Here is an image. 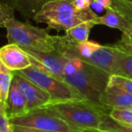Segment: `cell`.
Masks as SVG:
<instances>
[{
	"label": "cell",
	"instance_id": "52a82bcc",
	"mask_svg": "<svg viewBox=\"0 0 132 132\" xmlns=\"http://www.w3.org/2000/svg\"><path fill=\"white\" fill-rule=\"evenodd\" d=\"M24 50L30 57L32 65L63 81V68L67 60L66 57L56 51L52 53H41L31 50Z\"/></svg>",
	"mask_w": 132,
	"mask_h": 132
},
{
	"label": "cell",
	"instance_id": "d6986e66",
	"mask_svg": "<svg viewBox=\"0 0 132 132\" xmlns=\"http://www.w3.org/2000/svg\"><path fill=\"white\" fill-rule=\"evenodd\" d=\"M109 115L116 121L132 125V107L113 108L110 110Z\"/></svg>",
	"mask_w": 132,
	"mask_h": 132
},
{
	"label": "cell",
	"instance_id": "603a6c76",
	"mask_svg": "<svg viewBox=\"0 0 132 132\" xmlns=\"http://www.w3.org/2000/svg\"><path fill=\"white\" fill-rule=\"evenodd\" d=\"M14 10L0 1V27H5V24L8 19L14 16Z\"/></svg>",
	"mask_w": 132,
	"mask_h": 132
},
{
	"label": "cell",
	"instance_id": "7a4b0ae2",
	"mask_svg": "<svg viewBox=\"0 0 132 132\" xmlns=\"http://www.w3.org/2000/svg\"><path fill=\"white\" fill-rule=\"evenodd\" d=\"M97 16L92 8L84 11L77 10L72 0H53L43 6L34 20L47 24L49 29L66 32L81 23L94 20Z\"/></svg>",
	"mask_w": 132,
	"mask_h": 132
},
{
	"label": "cell",
	"instance_id": "30bf717a",
	"mask_svg": "<svg viewBox=\"0 0 132 132\" xmlns=\"http://www.w3.org/2000/svg\"><path fill=\"white\" fill-rule=\"evenodd\" d=\"M118 49L114 45H102L92 57L83 62H88L97 68L104 71L110 75L119 74V60H118Z\"/></svg>",
	"mask_w": 132,
	"mask_h": 132
},
{
	"label": "cell",
	"instance_id": "4fadbf2b",
	"mask_svg": "<svg viewBox=\"0 0 132 132\" xmlns=\"http://www.w3.org/2000/svg\"><path fill=\"white\" fill-rule=\"evenodd\" d=\"M6 110L9 119L22 116L26 112H28L26 99L21 90H19L16 83L14 81L12 82V85L10 87L9 94H8V98L6 100Z\"/></svg>",
	"mask_w": 132,
	"mask_h": 132
},
{
	"label": "cell",
	"instance_id": "8992f818",
	"mask_svg": "<svg viewBox=\"0 0 132 132\" xmlns=\"http://www.w3.org/2000/svg\"><path fill=\"white\" fill-rule=\"evenodd\" d=\"M12 125L29 127L53 132H80L64 119L44 108L30 110L19 117L10 119Z\"/></svg>",
	"mask_w": 132,
	"mask_h": 132
},
{
	"label": "cell",
	"instance_id": "2e32d148",
	"mask_svg": "<svg viewBox=\"0 0 132 132\" xmlns=\"http://www.w3.org/2000/svg\"><path fill=\"white\" fill-rule=\"evenodd\" d=\"M14 79V72L8 70L0 62V102L6 104L10 87Z\"/></svg>",
	"mask_w": 132,
	"mask_h": 132
},
{
	"label": "cell",
	"instance_id": "7c38bea8",
	"mask_svg": "<svg viewBox=\"0 0 132 132\" xmlns=\"http://www.w3.org/2000/svg\"><path fill=\"white\" fill-rule=\"evenodd\" d=\"M3 4L17 11L24 18L34 19L35 15L45 6L53 0H0Z\"/></svg>",
	"mask_w": 132,
	"mask_h": 132
},
{
	"label": "cell",
	"instance_id": "7402d4cb",
	"mask_svg": "<svg viewBox=\"0 0 132 132\" xmlns=\"http://www.w3.org/2000/svg\"><path fill=\"white\" fill-rule=\"evenodd\" d=\"M0 132H13L12 124L6 114V104L0 102Z\"/></svg>",
	"mask_w": 132,
	"mask_h": 132
},
{
	"label": "cell",
	"instance_id": "ac0fdd59",
	"mask_svg": "<svg viewBox=\"0 0 132 132\" xmlns=\"http://www.w3.org/2000/svg\"><path fill=\"white\" fill-rule=\"evenodd\" d=\"M101 129L111 132H132V125L116 121L110 118L109 114H105L103 116Z\"/></svg>",
	"mask_w": 132,
	"mask_h": 132
},
{
	"label": "cell",
	"instance_id": "277c9868",
	"mask_svg": "<svg viewBox=\"0 0 132 132\" xmlns=\"http://www.w3.org/2000/svg\"><path fill=\"white\" fill-rule=\"evenodd\" d=\"M110 76L104 71L83 62L75 73L64 76L63 81L73 87L85 99L100 103V97L106 89Z\"/></svg>",
	"mask_w": 132,
	"mask_h": 132
},
{
	"label": "cell",
	"instance_id": "e0dca14e",
	"mask_svg": "<svg viewBox=\"0 0 132 132\" xmlns=\"http://www.w3.org/2000/svg\"><path fill=\"white\" fill-rule=\"evenodd\" d=\"M116 47V46H115ZM117 48V47H116ZM118 49V48H117ZM119 74L132 80V54L118 49Z\"/></svg>",
	"mask_w": 132,
	"mask_h": 132
},
{
	"label": "cell",
	"instance_id": "4316f807",
	"mask_svg": "<svg viewBox=\"0 0 132 132\" xmlns=\"http://www.w3.org/2000/svg\"><path fill=\"white\" fill-rule=\"evenodd\" d=\"M112 5L122 7H132V0H112Z\"/></svg>",
	"mask_w": 132,
	"mask_h": 132
},
{
	"label": "cell",
	"instance_id": "d4e9b609",
	"mask_svg": "<svg viewBox=\"0 0 132 132\" xmlns=\"http://www.w3.org/2000/svg\"><path fill=\"white\" fill-rule=\"evenodd\" d=\"M92 0H72V4L79 11H84L90 8Z\"/></svg>",
	"mask_w": 132,
	"mask_h": 132
},
{
	"label": "cell",
	"instance_id": "484cf974",
	"mask_svg": "<svg viewBox=\"0 0 132 132\" xmlns=\"http://www.w3.org/2000/svg\"><path fill=\"white\" fill-rule=\"evenodd\" d=\"M12 129H13V132H53L38 129L35 128H29V127L17 126V125H12Z\"/></svg>",
	"mask_w": 132,
	"mask_h": 132
},
{
	"label": "cell",
	"instance_id": "44dd1931",
	"mask_svg": "<svg viewBox=\"0 0 132 132\" xmlns=\"http://www.w3.org/2000/svg\"><path fill=\"white\" fill-rule=\"evenodd\" d=\"M109 85H113L125 90L132 95V80L121 75H110L108 81Z\"/></svg>",
	"mask_w": 132,
	"mask_h": 132
},
{
	"label": "cell",
	"instance_id": "83f0119b",
	"mask_svg": "<svg viewBox=\"0 0 132 132\" xmlns=\"http://www.w3.org/2000/svg\"><path fill=\"white\" fill-rule=\"evenodd\" d=\"M80 132H111V131L101 129V128H89V129H82Z\"/></svg>",
	"mask_w": 132,
	"mask_h": 132
},
{
	"label": "cell",
	"instance_id": "8fae6325",
	"mask_svg": "<svg viewBox=\"0 0 132 132\" xmlns=\"http://www.w3.org/2000/svg\"><path fill=\"white\" fill-rule=\"evenodd\" d=\"M99 101L101 104L110 109L132 107V95L119 87L107 84Z\"/></svg>",
	"mask_w": 132,
	"mask_h": 132
},
{
	"label": "cell",
	"instance_id": "cb8c5ba5",
	"mask_svg": "<svg viewBox=\"0 0 132 132\" xmlns=\"http://www.w3.org/2000/svg\"><path fill=\"white\" fill-rule=\"evenodd\" d=\"M112 6V0H92L90 8L97 12H101L103 9H109Z\"/></svg>",
	"mask_w": 132,
	"mask_h": 132
},
{
	"label": "cell",
	"instance_id": "9a60e30c",
	"mask_svg": "<svg viewBox=\"0 0 132 132\" xmlns=\"http://www.w3.org/2000/svg\"><path fill=\"white\" fill-rule=\"evenodd\" d=\"M94 20L86 21V22L81 23L77 26H73L71 29L67 30L65 32V35L70 40L73 41L75 43L85 42L89 40L90 30L95 26Z\"/></svg>",
	"mask_w": 132,
	"mask_h": 132
},
{
	"label": "cell",
	"instance_id": "6da1fadb",
	"mask_svg": "<svg viewBox=\"0 0 132 132\" xmlns=\"http://www.w3.org/2000/svg\"><path fill=\"white\" fill-rule=\"evenodd\" d=\"M44 108L80 130L101 128L103 116L111 110L89 100L53 101Z\"/></svg>",
	"mask_w": 132,
	"mask_h": 132
},
{
	"label": "cell",
	"instance_id": "ba28073f",
	"mask_svg": "<svg viewBox=\"0 0 132 132\" xmlns=\"http://www.w3.org/2000/svg\"><path fill=\"white\" fill-rule=\"evenodd\" d=\"M13 81L16 83L19 90L24 95L28 111L35 109L44 108L45 105L53 101L52 97L47 92L18 72H14Z\"/></svg>",
	"mask_w": 132,
	"mask_h": 132
},
{
	"label": "cell",
	"instance_id": "3957f363",
	"mask_svg": "<svg viewBox=\"0 0 132 132\" xmlns=\"http://www.w3.org/2000/svg\"><path fill=\"white\" fill-rule=\"evenodd\" d=\"M8 44H15L23 49L41 53L56 51L57 36L51 35L45 29L24 23L15 17L8 19L5 24Z\"/></svg>",
	"mask_w": 132,
	"mask_h": 132
},
{
	"label": "cell",
	"instance_id": "5bb4252c",
	"mask_svg": "<svg viewBox=\"0 0 132 132\" xmlns=\"http://www.w3.org/2000/svg\"><path fill=\"white\" fill-rule=\"evenodd\" d=\"M95 24L108 26L110 28L119 29L121 32H124L132 22L119 9L111 6L106 10V13L101 16H97L94 19Z\"/></svg>",
	"mask_w": 132,
	"mask_h": 132
},
{
	"label": "cell",
	"instance_id": "ffe728a7",
	"mask_svg": "<svg viewBox=\"0 0 132 132\" xmlns=\"http://www.w3.org/2000/svg\"><path fill=\"white\" fill-rule=\"evenodd\" d=\"M114 46H116L120 51L132 54V24L124 32H122L120 40L116 43Z\"/></svg>",
	"mask_w": 132,
	"mask_h": 132
},
{
	"label": "cell",
	"instance_id": "5b68a950",
	"mask_svg": "<svg viewBox=\"0 0 132 132\" xmlns=\"http://www.w3.org/2000/svg\"><path fill=\"white\" fill-rule=\"evenodd\" d=\"M16 72L26 77V79L30 80L32 82L47 92L52 97L53 101L87 100L73 87L70 86L64 81L56 79L49 73L33 65Z\"/></svg>",
	"mask_w": 132,
	"mask_h": 132
},
{
	"label": "cell",
	"instance_id": "9c48e42d",
	"mask_svg": "<svg viewBox=\"0 0 132 132\" xmlns=\"http://www.w3.org/2000/svg\"><path fill=\"white\" fill-rule=\"evenodd\" d=\"M0 62L14 72L32 66V62L26 52L15 44H7L0 47Z\"/></svg>",
	"mask_w": 132,
	"mask_h": 132
}]
</instances>
